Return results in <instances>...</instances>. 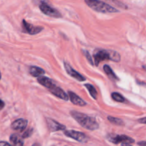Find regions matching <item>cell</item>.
I'll return each mask as SVG.
<instances>
[{
    "label": "cell",
    "mask_w": 146,
    "mask_h": 146,
    "mask_svg": "<svg viewBox=\"0 0 146 146\" xmlns=\"http://www.w3.org/2000/svg\"><path fill=\"white\" fill-rule=\"evenodd\" d=\"M108 140L114 144H121L122 145H131L135 143V140L125 135H114L110 134Z\"/></svg>",
    "instance_id": "cell-4"
},
{
    "label": "cell",
    "mask_w": 146,
    "mask_h": 146,
    "mask_svg": "<svg viewBox=\"0 0 146 146\" xmlns=\"http://www.w3.org/2000/svg\"><path fill=\"white\" fill-rule=\"evenodd\" d=\"M68 96H69L70 99H71V103H73L75 105L80 106H85L86 105V103L82 98L78 96L75 93L72 92V91H68Z\"/></svg>",
    "instance_id": "cell-13"
},
{
    "label": "cell",
    "mask_w": 146,
    "mask_h": 146,
    "mask_svg": "<svg viewBox=\"0 0 146 146\" xmlns=\"http://www.w3.org/2000/svg\"><path fill=\"white\" fill-rule=\"evenodd\" d=\"M37 81H38L41 85L44 86V87L48 88V90L54 88L56 86L55 82H54L53 80L50 79V78L45 76H41L39 77H37Z\"/></svg>",
    "instance_id": "cell-12"
},
{
    "label": "cell",
    "mask_w": 146,
    "mask_h": 146,
    "mask_svg": "<svg viewBox=\"0 0 146 146\" xmlns=\"http://www.w3.org/2000/svg\"><path fill=\"white\" fill-rule=\"evenodd\" d=\"M138 145L145 146V141H143V142H139V143H138Z\"/></svg>",
    "instance_id": "cell-25"
},
{
    "label": "cell",
    "mask_w": 146,
    "mask_h": 146,
    "mask_svg": "<svg viewBox=\"0 0 146 146\" xmlns=\"http://www.w3.org/2000/svg\"><path fill=\"white\" fill-rule=\"evenodd\" d=\"M22 29L24 33H27L31 35H34V34H37L41 32L44 29V28L41 27H35V26L27 22L24 19L22 21Z\"/></svg>",
    "instance_id": "cell-7"
},
{
    "label": "cell",
    "mask_w": 146,
    "mask_h": 146,
    "mask_svg": "<svg viewBox=\"0 0 146 146\" xmlns=\"http://www.w3.org/2000/svg\"><path fill=\"white\" fill-rule=\"evenodd\" d=\"M84 53L85 54V56H86V57L87 58V59H88V62H89L90 64H91V65H94V62H93L92 58H91V56H90L89 53H88V51H84Z\"/></svg>",
    "instance_id": "cell-21"
},
{
    "label": "cell",
    "mask_w": 146,
    "mask_h": 146,
    "mask_svg": "<svg viewBox=\"0 0 146 146\" xmlns=\"http://www.w3.org/2000/svg\"><path fill=\"white\" fill-rule=\"evenodd\" d=\"M64 67H65V69L66 71L67 74L69 76H71V77L74 78L75 79H76L78 81H86V78L84 76H83L81 74H80L79 73L77 72L71 66L69 65L67 63L64 62Z\"/></svg>",
    "instance_id": "cell-8"
},
{
    "label": "cell",
    "mask_w": 146,
    "mask_h": 146,
    "mask_svg": "<svg viewBox=\"0 0 146 146\" xmlns=\"http://www.w3.org/2000/svg\"><path fill=\"white\" fill-rule=\"evenodd\" d=\"M10 142L11 143L12 145H19V146H22L24 145V138L21 136L19 135L18 134H12L10 136Z\"/></svg>",
    "instance_id": "cell-14"
},
{
    "label": "cell",
    "mask_w": 146,
    "mask_h": 146,
    "mask_svg": "<svg viewBox=\"0 0 146 146\" xmlns=\"http://www.w3.org/2000/svg\"><path fill=\"white\" fill-rule=\"evenodd\" d=\"M85 3L94 11L101 13H117L119 12L118 9L107 3L100 0H84Z\"/></svg>",
    "instance_id": "cell-3"
},
{
    "label": "cell",
    "mask_w": 146,
    "mask_h": 146,
    "mask_svg": "<svg viewBox=\"0 0 146 146\" xmlns=\"http://www.w3.org/2000/svg\"><path fill=\"white\" fill-rule=\"evenodd\" d=\"M70 114L81 126L86 129L94 131L99 128V125L97 123L96 120L93 117L88 116L86 114L77 112L76 111H71Z\"/></svg>",
    "instance_id": "cell-1"
},
{
    "label": "cell",
    "mask_w": 146,
    "mask_h": 146,
    "mask_svg": "<svg viewBox=\"0 0 146 146\" xmlns=\"http://www.w3.org/2000/svg\"><path fill=\"white\" fill-rule=\"evenodd\" d=\"M64 134H65L66 136L73 138V139L76 140V141H78L80 143H87L88 141V139H89L88 137L84 133L73 131V130L65 131H64Z\"/></svg>",
    "instance_id": "cell-6"
},
{
    "label": "cell",
    "mask_w": 146,
    "mask_h": 146,
    "mask_svg": "<svg viewBox=\"0 0 146 146\" xmlns=\"http://www.w3.org/2000/svg\"><path fill=\"white\" fill-rule=\"evenodd\" d=\"M39 9L41 12H43L46 15L49 16V17H54V18H61L62 17L61 14L58 10L56 9L55 8H53L44 1H42L39 4Z\"/></svg>",
    "instance_id": "cell-5"
},
{
    "label": "cell",
    "mask_w": 146,
    "mask_h": 146,
    "mask_svg": "<svg viewBox=\"0 0 146 146\" xmlns=\"http://www.w3.org/2000/svg\"><path fill=\"white\" fill-rule=\"evenodd\" d=\"M94 62L96 66H98L101 61L105 60H111L115 62H119L121 60V56L115 51L105 49H98L94 53Z\"/></svg>",
    "instance_id": "cell-2"
},
{
    "label": "cell",
    "mask_w": 146,
    "mask_h": 146,
    "mask_svg": "<svg viewBox=\"0 0 146 146\" xmlns=\"http://www.w3.org/2000/svg\"><path fill=\"white\" fill-rule=\"evenodd\" d=\"M46 122L48 129H49V131H52V132L58 131H64V130L66 129L65 125L59 123L51 119V118H46Z\"/></svg>",
    "instance_id": "cell-9"
},
{
    "label": "cell",
    "mask_w": 146,
    "mask_h": 146,
    "mask_svg": "<svg viewBox=\"0 0 146 146\" xmlns=\"http://www.w3.org/2000/svg\"><path fill=\"white\" fill-rule=\"evenodd\" d=\"M108 120L111 123L114 124V125H124L123 121L121 119H120V118H115V117H112V116H108Z\"/></svg>",
    "instance_id": "cell-19"
},
{
    "label": "cell",
    "mask_w": 146,
    "mask_h": 146,
    "mask_svg": "<svg viewBox=\"0 0 146 146\" xmlns=\"http://www.w3.org/2000/svg\"><path fill=\"white\" fill-rule=\"evenodd\" d=\"M4 103L3 102L1 99H0V109H1V108H4Z\"/></svg>",
    "instance_id": "cell-23"
},
{
    "label": "cell",
    "mask_w": 146,
    "mask_h": 146,
    "mask_svg": "<svg viewBox=\"0 0 146 146\" xmlns=\"http://www.w3.org/2000/svg\"><path fill=\"white\" fill-rule=\"evenodd\" d=\"M0 145H10V144L7 142H0Z\"/></svg>",
    "instance_id": "cell-24"
},
{
    "label": "cell",
    "mask_w": 146,
    "mask_h": 146,
    "mask_svg": "<svg viewBox=\"0 0 146 146\" xmlns=\"http://www.w3.org/2000/svg\"><path fill=\"white\" fill-rule=\"evenodd\" d=\"M111 97H112V98L114 100V101H117V102L123 103L125 101V98H124L121 94H119V93H117V92L112 93V94H111Z\"/></svg>",
    "instance_id": "cell-18"
},
{
    "label": "cell",
    "mask_w": 146,
    "mask_h": 146,
    "mask_svg": "<svg viewBox=\"0 0 146 146\" xmlns=\"http://www.w3.org/2000/svg\"><path fill=\"white\" fill-rule=\"evenodd\" d=\"M145 120H146L145 117H143V118L142 119H139V120H138V122L141 123H142V124H145L146 123Z\"/></svg>",
    "instance_id": "cell-22"
},
{
    "label": "cell",
    "mask_w": 146,
    "mask_h": 146,
    "mask_svg": "<svg viewBox=\"0 0 146 146\" xmlns=\"http://www.w3.org/2000/svg\"><path fill=\"white\" fill-rule=\"evenodd\" d=\"M29 73L31 76L34 77H39L44 74L45 71L44 69L37 66H31L29 68Z\"/></svg>",
    "instance_id": "cell-15"
},
{
    "label": "cell",
    "mask_w": 146,
    "mask_h": 146,
    "mask_svg": "<svg viewBox=\"0 0 146 146\" xmlns=\"http://www.w3.org/2000/svg\"><path fill=\"white\" fill-rule=\"evenodd\" d=\"M1 72H0V79H1Z\"/></svg>",
    "instance_id": "cell-26"
},
{
    "label": "cell",
    "mask_w": 146,
    "mask_h": 146,
    "mask_svg": "<svg viewBox=\"0 0 146 146\" xmlns=\"http://www.w3.org/2000/svg\"><path fill=\"white\" fill-rule=\"evenodd\" d=\"M27 124H28V121L27 120L20 118V119L16 120L15 121L12 123L11 128L13 130H15V131H23L27 128Z\"/></svg>",
    "instance_id": "cell-10"
},
{
    "label": "cell",
    "mask_w": 146,
    "mask_h": 146,
    "mask_svg": "<svg viewBox=\"0 0 146 146\" xmlns=\"http://www.w3.org/2000/svg\"><path fill=\"white\" fill-rule=\"evenodd\" d=\"M104 71H105L106 74H107V76H108L111 80H113V81H118V80H119L118 77L115 75V73H114L113 71L110 68V66L108 65H104Z\"/></svg>",
    "instance_id": "cell-16"
},
{
    "label": "cell",
    "mask_w": 146,
    "mask_h": 146,
    "mask_svg": "<svg viewBox=\"0 0 146 146\" xmlns=\"http://www.w3.org/2000/svg\"><path fill=\"white\" fill-rule=\"evenodd\" d=\"M32 133H33V129L32 128H29V129L26 131L25 132L23 133V135H21V137H22L23 138H29V137H30L31 135H32Z\"/></svg>",
    "instance_id": "cell-20"
},
{
    "label": "cell",
    "mask_w": 146,
    "mask_h": 146,
    "mask_svg": "<svg viewBox=\"0 0 146 146\" xmlns=\"http://www.w3.org/2000/svg\"><path fill=\"white\" fill-rule=\"evenodd\" d=\"M84 86L88 89V92L90 93L91 96H92L93 98L94 99H97V96H98V93H97L95 87L94 86H92L90 84H86L84 85Z\"/></svg>",
    "instance_id": "cell-17"
},
{
    "label": "cell",
    "mask_w": 146,
    "mask_h": 146,
    "mask_svg": "<svg viewBox=\"0 0 146 146\" xmlns=\"http://www.w3.org/2000/svg\"><path fill=\"white\" fill-rule=\"evenodd\" d=\"M48 91H50V92H51L53 95L58 97V98H61V99L64 100V101H68V96L67 95L66 93L64 90L61 89V88L57 86L56 85L54 88L48 90Z\"/></svg>",
    "instance_id": "cell-11"
}]
</instances>
